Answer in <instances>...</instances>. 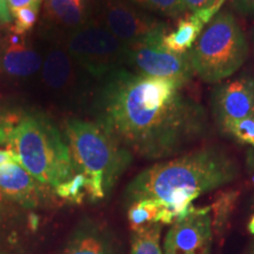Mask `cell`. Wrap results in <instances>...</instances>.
<instances>
[{
    "label": "cell",
    "mask_w": 254,
    "mask_h": 254,
    "mask_svg": "<svg viewBox=\"0 0 254 254\" xmlns=\"http://www.w3.org/2000/svg\"><path fill=\"white\" fill-rule=\"evenodd\" d=\"M93 114L94 123L123 147L145 159L174 155L207 129L205 110L183 86L127 68L101 79Z\"/></svg>",
    "instance_id": "6da1fadb"
},
{
    "label": "cell",
    "mask_w": 254,
    "mask_h": 254,
    "mask_svg": "<svg viewBox=\"0 0 254 254\" xmlns=\"http://www.w3.org/2000/svg\"><path fill=\"white\" fill-rule=\"evenodd\" d=\"M238 165L217 147H205L146 168L125 190L127 206L141 199H157L166 206L173 224L183 219L200 195L230 184Z\"/></svg>",
    "instance_id": "7a4b0ae2"
},
{
    "label": "cell",
    "mask_w": 254,
    "mask_h": 254,
    "mask_svg": "<svg viewBox=\"0 0 254 254\" xmlns=\"http://www.w3.org/2000/svg\"><path fill=\"white\" fill-rule=\"evenodd\" d=\"M65 135L73 170L87 179V198L103 200L132 163V153L93 122L69 119Z\"/></svg>",
    "instance_id": "3957f363"
},
{
    "label": "cell",
    "mask_w": 254,
    "mask_h": 254,
    "mask_svg": "<svg viewBox=\"0 0 254 254\" xmlns=\"http://www.w3.org/2000/svg\"><path fill=\"white\" fill-rule=\"evenodd\" d=\"M8 148L38 182L52 189L74 176L67 142L44 114H25Z\"/></svg>",
    "instance_id": "277c9868"
},
{
    "label": "cell",
    "mask_w": 254,
    "mask_h": 254,
    "mask_svg": "<svg viewBox=\"0 0 254 254\" xmlns=\"http://www.w3.org/2000/svg\"><path fill=\"white\" fill-rule=\"evenodd\" d=\"M194 74L208 84L230 78L249 56V44L234 15L220 11L189 51Z\"/></svg>",
    "instance_id": "5b68a950"
},
{
    "label": "cell",
    "mask_w": 254,
    "mask_h": 254,
    "mask_svg": "<svg viewBox=\"0 0 254 254\" xmlns=\"http://www.w3.org/2000/svg\"><path fill=\"white\" fill-rule=\"evenodd\" d=\"M65 50L78 66L95 79L126 68L128 47L114 37L98 18L69 32Z\"/></svg>",
    "instance_id": "8992f818"
},
{
    "label": "cell",
    "mask_w": 254,
    "mask_h": 254,
    "mask_svg": "<svg viewBox=\"0 0 254 254\" xmlns=\"http://www.w3.org/2000/svg\"><path fill=\"white\" fill-rule=\"evenodd\" d=\"M99 20L127 47L161 44L171 28L128 0H100Z\"/></svg>",
    "instance_id": "52a82bcc"
},
{
    "label": "cell",
    "mask_w": 254,
    "mask_h": 254,
    "mask_svg": "<svg viewBox=\"0 0 254 254\" xmlns=\"http://www.w3.org/2000/svg\"><path fill=\"white\" fill-rule=\"evenodd\" d=\"M126 66L136 74L166 79L183 87L194 75L189 52H170L161 44H140L128 47Z\"/></svg>",
    "instance_id": "ba28073f"
},
{
    "label": "cell",
    "mask_w": 254,
    "mask_h": 254,
    "mask_svg": "<svg viewBox=\"0 0 254 254\" xmlns=\"http://www.w3.org/2000/svg\"><path fill=\"white\" fill-rule=\"evenodd\" d=\"M212 237L211 207L192 206L189 213L168 230L164 241V254H211Z\"/></svg>",
    "instance_id": "9c48e42d"
},
{
    "label": "cell",
    "mask_w": 254,
    "mask_h": 254,
    "mask_svg": "<svg viewBox=\"0 0 254 254\" xmlns=\"http://www.w3.org/2000/svg\"><path fill=\"white\" fill-rule=\"evenodd\" d=\"M52 187L38 182L20 163L0 167V190L12 204L24 208H38L53 201Z\"/></svg>",
    "instance_id": "30bf717a"
},
{
    "label": "cell",
    "mask_w": 254,
    "mask_h": 254,
    "mask_svg": "<svg viewBox=\"0 0 254 254\" xmlns=\"http://www.w3.org/2000/svg\"><path fill=\"white\" fill-rule=\"evenodd\" d=\"M214 113L221 128L254 114V79L243 75L215 90Z\"/></svg>",
    "instance_id": "8fae6325"
},
{
    "label": "cell",
    "mask_w": 254,
    "mask_h": 254,
    "mask_svg": "<svg viewBox=\"0 0 254 254\" xmlns=\"http://www.w3.org/2000/svg\"><path fill=\"white\" fill-rule=\"evenodd\" d=\"M43 60L24 34L12 33L0 41V73L9 78H28L39 71Z\"/></svg>",
    "instance_id": "7c38bea8"
},
{
    "label": "cell",
    "mask_w": 254,
    "mask_h": 254,
    "mask_svg": "<svg viewBox=\"0 0 254 254\" xmlns=\"http://www.w3.org/2000/svg\"><path fill=\"white\" fill-rule=\"evenodd\" d=\"M59 254H120L111 232L85 218L79 222Z\"/></svg>",
    "instance_id": "4fadbf2b"
},
{
    "label": "cell",
    "mask_w": 254,
    "mask_h": 254,
    "mask_svg": "<svg viewBox=\"0 0 254 254\" xmlns=\"http://www.w3.org/2000/svg\"><path fill=\"white\" fill-rule=\"evenodd\" d=\"M74 60L67 51L53 47L43 64V81L53 91H71L75 86Z\"/></svg>",
    "instance_id": "5bb4252c"
},
{
    "label": "cell",
    "mask_w": 254,
    "mask_h": 254,
    "mask_svg": "<svg viewBox=\"0 0 254 254\" xmlns=\"http://www.w3.org/2000/svg\"><path fill=\"white\" fill-rule=\"evenodd\" d=\"M91 0H45L44 15L57 26L75 30L91 19Z\"/></svg>",
    "instance_id": "9a60e30c"
},
{
    "label": "cell",
    "mask_w": 254,
    "mask_h": 254,
    "mask_svg": "<svg viewBox=\"0 0 254 254\" xmlns=\"http://www.w3.org/2000/svg\"><path fill=\"white\" fill-rule=\"evenodd\" d=\"M127 219L133 232L157 225H172L166 206L157 199H141L128 205Z\"/></svg>",
    "instance_id": "2e32d148"
},
{
    "label": "cell",
    "mask_w": 254,
    "mask_h": 254,
    "mask_svg": "<svg viewBox=\"0 0 254 254\" xmlns=\"http://www.w3.org/2000/svg\"><path fill=\"white\" fill-rule=\"evenodd\" d=\"M205 24L195 13L184 15L178 21L177 27L163 38L161 46L173 53H187L198 40Z\"/></svg>",
    "instance_id": "e0dca14e"
},
{
    "label": "cell",
    "mask_w": 254,
    "mask_h": 254,
    "mask_svg": "<svg viewBox=\"0 0 254 254\" xmlns=\"http://www.w3.org/2000/svg\"><path fill=\"white\" fill-rule=\"evenodd\" d=\"M161 225L133 232L129 254H163L160 249Z\"/></svg>",
    "instance_id": "ac0fdd59"
},
{
    "label": "cell",
    "mask_w": 254,
    "mask_h": 254,
    "mask_svg": "<svg viewBox=\"0 0 254 254\" xmlns=\"http://www.w3.org/2000/svg\"><path fill=\"white\" fill-rule=\"evenodd\" d=\"M128 1L145 11L154 12L173 19H180L189 12L182 0H128Z\"/></svg>",
    "instance_id": "d6986e66"
},
{
    "label": "cell",
    "mask_w": 254,
    "mask_h": 254,
    "mask_svg": "<svg viewBox=\"0 0 254 254\" xmlns=\"http://www.w3.org/2000/svg\"><path fill=\"white\" fill-rule=\"evenodd\" d=\"M26 113L15 107L0 106V145L8 148L17 127Z\"/></svg>",
    "instance_id": "ffe728a7"
},
{
    "label": "cell",
    "mask_w": 254,
    "mask_h": 254,
    "mask_svg": "<svg viewBox=\"0 0 254 254\" xmlns=\"http://www.w3.org/2000/svg\"><path fill=\"white\" fill-rule=\"evenodd\" d=\"M57 196L72 204H81L87 196V179L80 173H75L67 182L60 184L55 189Z\"/></svg>",
    "instance_id": "44dd1931"
},
{
    "label": "cell",
    "mask_w": 254,
    "mask_h": 254,
    "mask_svg": "<svg viewBox=\"0 0 254 254\" xmlns=\"http://www.w3.org/2000/svg\"><path fill=\"white\" fill-rule=\"evenodd\" d=\"M226 0H182L187 11L195 12L201 20L207 25L214 15L220 12L221 6Z\"/></svg>",
    "instance_id": "7402d4cb"
},
{
    "label": "cell",
    "mask_w": 254,
    "mask_h": 254,
    "mask_svg": "<svg viewBox=\"0 0 254 254\" xmlns=\"http://www.w3.org/2000/svg\"><path fill=\"white\" fill-rule=\"evenodd\" d=\"M222 129L228 134L233 135L241 144H247L254 147V114L245 119L228 124Z\"/></svg>",
    "instance_id": "603a6c76"
},
{
    "label": "cell",
    "mask_w": 254,
    "mask_h": 254,
    "mask_svg": "<svg viewBox=\"0 0 254 254\" xmlns=\"http://www.w3.org/2000/svg\"><path fill=\"white\" fill-rule=\"evenodd\" d=\"M39 8L40 7H25L11 13L12 18L14 19V25L11 26L12 33L25 34L32 30L37 23Z\"/></svg>",
    "instance_id": "cb8c5ba5"
},
{
    "label": "cell",
    "mask_w": 254,
    "mask_h": 254,
    "mask_svg": "<svg viewBox=\"0 0 254 254\" xmlns=\"http://www.w3.org/2000/svg\"><path fill=\"white\" fill-rule=\"evenodd\" d=\"M238 193L237 192H226L222 193V194L217 199V201L214 202V205L212 206L211 209L214 211V217L215 220L213 221V225L215 227H220L225 224V221L227 220V218L230 217L232 209L236 204Z\"/></svg>",
    "instance_id": "d4e9b609"
},
{
    "label": "cell",
    "mask_w": 254,
    "mask_h": 254,
    "mask_svg": "<svg viewBox=\"0 0 254 254\" xmlns=\"http://www.w3.org/2000/svg\"><path fill=\"white\" fill-rule=\"evenodd\" d=\"M43 0H6L11 13L25 7H40Z\"/></svg>",
    "instance_id": "484cf974"
},
{
    "label": "cell",
    "mask_w": 254,
    "mask_h": 254,
    "mask_svg": "<svg viewBox=\"0 0 254 254\" xmlns=\"http://www.w3.org/2000/svg\"><path fill=\"white\" fill-rule=\"evenodd\" d=\"M233 5L240 13L254 15V0H233Z\"/></svg>",
    "instance_id": "4316f807"
},
{
    "label": "cell",
    "mask_w": 254,
    "mask_h": 254,
    "mask_svg": "<svg viewBox=\"0 0 254 254\" xmlns=\"http://www.w3.org/2000/svg\"><path fill=\"white\" fill-rule=\"evenodd\" d=\"M11 163H20L18 155L12 150H9V148H2V150H0V167Z\"/></svg>",
    "instance_id": "83f0119b"
},
{
    "label": "cell",
    "mask_w": 254,
    "mask_h": 254,
    "mask_svg": "<svg viewBox=\"0 0 254 254\" xmlns=\"http://www.w3.org/2000/svg\"><path fill=\"white\" fill-rule=\"evenodd\" d=\"M13 20L6 0H0V25H9Z\"/></svg>",
    "instance_id": "f1b7e54d"
},
{
    "label": "cell",
    "mask_w": 254,
    "mask_h": 254,
    "mask_svg": "<svg viewBox=\"0 0 254 254\" xmlns=\"http://www.w3.org/2000/svg\"><path fill=\"white\" fill-rule=\"evenodd\" d=\"M8 202L9 201H7V200L4 198L1 190H0V222L5 220V219L7 218V215H9Z\"/></svg>",
    "instance_id": "f546056e"
},
{
    "label": "cell",
    "mask_w": 254,
    "mask_h": 254,
    "mask_svg": "<svg viewBox=\"0 0 254 254\" xmlns=\"http://www.w3.org/2000/svg\"><path fill=\"white\" fill-rule=\"evenodd\" d=\"M249 231L251 232V233L253 234L254 236V215L252 217V219L250 220V224H249Z\"/></svg>",
    "instance_id": "4dcf8cb0"
},
{
    "label": "cell",
    "mask_w": 254,
    "mask_h": 254,
    "mask_svg": "<svg viewBox=\"0 0 254 254\" xmlns=\"http://www.w3.org/2000/svg\"><path fill=\"white\" fill-rule=\"evenodd\" d=\"M0 254H12V253H8L7 251H4V250L0 249Z\"/></svg>",
    "instance_id": "1f68e13d"
},
{
    "label": "cell",
    "mask_w": 254,
    "mask_h": 254,
    "mask_svg": "<svg viewBox=\"0 0 254 254\" xmlns=\"http://www.w3.org/2000/svg\"><path fill=\"white\" fill-rule=\"evenodd\" d=\"M249 254H254V246H253V249H252V250H251V252H250Z\"/></svg>",
    "instance_id": "d6a6232c"
}]
</instances>
